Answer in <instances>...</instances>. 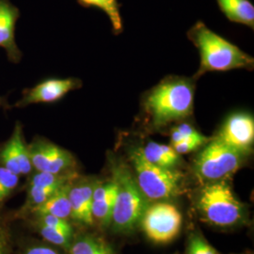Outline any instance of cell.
I'll return each mask as SVG.
<instances>
[{"label":"cell","instance_id":"cell-1","mask_svg":"<svg viewBox=\"0 0 254 254\" xmlns=\"http://www.w3.org/2000/svg\"><path fill=\"white\" fill-rule=\"evenodd\" d=\"M193 100L192 83L183 78H173L156 86L147 96L144 106L153 127L160 128L191 115Z\"/></svg>","mask_w":254,"mask_h":254},{"label":"cell","instance_id":"cell-2","mask_svg":"<svg viewBox=\"0 0 254 254\" xmlns=\"http://www.w3.org/2000/svg\"><path fill=\"white\" fill-rule=\"evenodd\" d=\"M189 35L200 51L199 74L254 67V60L252 57L213 32L201 22H198L191 28Z\"/></svg>","mask_w":254,"mask_h":254},{"label":"cell","instance_id":"cell-3","mask_svg":"<svg viewBox=\"0 0 254 254\" xmlns=\"http://www.w3.org/2000/svg\"><path fill=\"white\" fill-rule=\"evenodd\" d=\"M113 181L117 185V194L111 223L119 232H130L140 224L149 206L148 200L139 190L136 178L126 165H114Z\"/></svg>","mask_w":254,"mask_h":254},{"label":"cell","instance_id":"cell-4","mask_svg":"<svg viewBox=\"0 0 254 254\" xmlns=\"http://www.w3.org/2000/svg\"><path fill=\"white\" fill-rule=\"evenodd\" d=\"M130 158L136 173V184L147 200H171L180 194L184 175L179 171L150 163L141 148L134 149Z\"/></svg>","mask_w":254,"mask_h":254},{"label":"cell","instance_id":"cell-5","mask_svg":"<svg viewBox=\"0 0 254 254\" xmlns=\"http://www.w3.org/2000/svg\"><path fill=\"white\" fill-rule=\"evenodd\" d=\"M198 209L208 222L218 226L235 225L244 216V205L224 180L210 183L200 190Z\"/></svg>","mask_w":254,"mask_h":254},{"label":"cell","instance_id":"cell-6","mask_svg":"<svg viewBox=\"0 0 254 254\" xmlns=\"http://www.w3.org/2000/svg\"><path fill=\"white\" fill-rule=\"evenodd\" d=\"M244 156L214 138L197 156L194 171L202 181H222L241 167Z\"/></svg>","mask_w":254,"mask_h":254},{"label":"cell","instance_id":"cell-7","mask_svg":"<svg viewBox=\"0 0 254 254\" xmlns=\"http://www.w3.org/2000/svg\"><path fill=\"white\" fill-rule=\"evenodd\" d=\"M140 224L149 239L157 244H166L179 235L183 217L173 204L156 202L147 207Z\"/></svg>","mask_w":254,"mask_h":254},{"label":"cell","instance_id":"cell-8","mask_svg":"<svg viewBox=\"0 0 254 254\" xmlns=\"http://www.w3.org/2000/svg\"><path fill=\"white\" fill-rule=\"evenodd\" d=\"M32 168L41 173H72L75 167L73 154L45 138H35L28 145Z\"/></svg>","mask_w":254,"mask_h":254},{"label":"cell","instance_id":"cell-9","mask_svg":"<svg viewBox=\"0 0 254 254\" xmlns=\"http://www.w3.org/2000/svg\"><path fill=\"white\" fill-rule=\"evenodd\" d=\"M81 87V81L76 78H50L40 82L32 88L25 89L22 98L19 99L13 108L23 109L33 104H50L63 99L73 90Z\"/></svg>","mask_w":254,"mask_h":254},{"label":"cell","instance_id":"cell-10","mask_svg":"<svg viewBox=\"0 0 254 254\" xmlns=\"http://www.w3.org/2000/svg\"><path fill=\"white\" fill-rule=\"evenodd\" d=\"M215 138L240 154H250L254 142V117L246 113L232 115Z\"/></svg>","mask_w":254,"mask_h":254},{"label":"cell","instance_id":"cell-11","mask_svg":"<svg viewBox=\"0 0 254 254\" xmlns=\"http://www.w3.org/2000/svg\"><path fill=\"white\" fill-rule=\"evenodd\" d=\"M0 165L17 175L28 174L33 169L20 123H16L12 135L0 148Z\"/></svg>","mask_w":254,"mask_h":254},{"label":"cell","instance_id":"cell-12","mask_svg":"<svg viewBox=\"0 0 254 254\" xmlns=\"http://www.w3.org/2000/svg\"><path fill=\"white\" fill-rule=\"evenodd\" d=\"M19 15V9L9 0H0V47L5 50L9 62L15 64L23 57L15 40Z\"/></svg>","mask_w":254,"mask_h":254},{"label":"cell","instance_id":"cell-13","mask_svg":"<svg viewBox=\"0 0 254 254\" xmlns=\"http://www.w3.org/2000/svg\"><path fill=\"white\" fill-rule=\"evenodd\" d=\"M97 182L83 181L70 187L69 200L71 203V217L85 224L91 225L93 218L91 214L92 194Z\"/></svg>","mask_w":254,"mask_h":254},{"label":"cell","instance_id":"cell-14","mask_svg":"<svg viewBox=\"0 0 254 254\" xmlns=\"http://www.w3.org/2000/svg\"><path fill=\"white\" fill-rule=\"evenodd\" d=\"M72 183H69L62 187L60 190L46 200L44 203L33 209L39 216L51 215L58 218L66 219L71 217V203L69 200V189Z\"/></svg>","mask_w":254,"mask_h":254},{"label":"cell","instance_id":"cell-15","mask_svg":"<svg viewBox=\"0 0 254 254\" xmlns=\"http://www.w3.org/2000/svg\"><path fill=\"white\" fill-rule=\"evenodd\" d=\"M218 7L230 21L254 27V7L249 0H217Z\"/></svg>","mask_w":254,"mask_h":254},{"label":"cell","instance_id":"cell-16","mask_svg":"<svg viewBox=\"0 0 254 254\" xmlns=\"http://www.w3.org/2000/svg\"><path fill=\"white\" fill-rule=\"evenodd\" d=\"M141 151L147 161L161 168L175 169L181 163L180 154L172 146L149 142Z\"/></svg>","mask_w":254,"mask_h":254},{"label":"cell","instance_id":"cell-17","mask_svg":"<svg viewBox=\"0 0 254 254\" xmlns=\"http://www.w3.org/2000/svg\"><path fill=\"white\" fill-rule=\"evenodd\" d=\"M70 254H115L112 248L100 238L91 236L80 237L71 246Z\"/></svg>","mask_w":254,"mask_h":254},{"label":"cell","instance_id":"cell-18","mask_svg":"<svg viewBox=\"0 0 254 254\" xmlns=\"http://www.w3.org/2000/svg\"><path fill=\"white\" fill-rule=\"evenodd\" d=\"M79 2L83 6L102 9L109 16L114 31L119 33L123 30V21L117 0H79Z\"/></svg>","mask_w":254,"mask_h":254},{"label":"cell","instance_id":"cell-19","mask_svg":"<svg viewBox=\"0 0 254 254\" xmlns=\"http://www.w3.org/2000/svg\"><path fill=\"white\" fill-rule=\"evenodd\" d=\"M115 199H116V195L102 199V200H92L91 214H92L93 219L96 218L104 225L111 224Z\"/></svg>","mask_w":254,"mask_h":254},{"label":"cell","instance_id":"cell-20","mask_svg":"<svg viewBox=\"0 0 254 254\" xmlns=\"http://www.w3.org/2000/svg\"><path fill=\"white\" fill-rule=\"evenodd\" d=\"M41 235L48 242L54 245L62 246L64 248H68L71 246V240L73 236V234L45 225H42L41 227Z\"/></svg>","mask_w":254,"mask_h":254},{"label":"cell","instance_id":"cell-21","mask_svg":"<svg viewBox=\"0 0 254 254\" xmlns=\"http://www.w3.org/2000/svg\"><path fill=\"white\" fill-rule=\"evenodd\" d=\"M19 183V175L0 165V201L8 197L15 190Z\"/></svg>","mask_w":254,"mask_h":254},{"label":"cell","instance_id":"cell-22","mask_svg":"<svg viewBox=\"0 0 254 254\" xmlns=\"http://www.w3.org/2000/svg\"><path fill=\"white\" fill-rule=\"evenodd\" d=\"M60 189L41 188V187L29 186V188H28V196H27L28 204L32 208H36L37 206L41 205L46 200H48L54 194L55 192L58 190H60Z\"/></svg>","mask_w":254,"mask_h":254},{"label":"cell","instance_id":"cell-23","mask_svg":"<svg viewBox=\"0 0 254 254\" xmlns=\"http://www.w3.org/2000/svg\"><path fill=\"white\" fill-rule=\"evenodd\" d=\"M207 141V138L202 135L195 137H189L185 138L180 142L172 145L173 149L177 154H189L195 150H197L199 147L204 144Z\"/></svg>","mask_w":254,"mask_h":254},{"label":"cell","instance_id":"cell-24","mask_svg":"<svg viewBox=\"0 0 254 254\" xmlns=\"http://www.w3.org/2000/svg\"><path fill=\"white\" fill-rule=\"evenodd\" d=\"M188 254H218V252L200 236H192L188 246Z\"/></svg>","mask_w":254,"mask_h":254},{"label":"cell","instance_id":"cell-25","mask_svg":"<svg viewBox=\"0 0 254 254\" xmlns=\"http://www.w3.org/2000/svg\"><path fill=\"white\" fill-rule=\"evenodd\" d=\"M200 135L201 134L199 133L194 127H191L190 125L182 124L180 126L173 128L172 131V145L180 142L185 138L195 137Z\"/></svg>","mask_w":254,"mask_h":254},{"label":"cell","instance_id":"cell-26","mask_svg":"<svg viewBox=\"0 0 254 254\" xmlns=\"http://www.w3.org/2000/svg\"><path fill=\"white\" fill-rule=\"evenodd\" d=\"M41 220H42V225L48 226V227L54 228L61 231H64L66 233L73 234V229L71 225L67 222L66 219L64 218H58L51 215H42Z\"/></svg>","mask_w":254,"mask_h":254},{"label":"cell","instance_id":"cell-27","mask_svg":"<svg viewBox=\"0 0 254 254\" xmlns=\"http://www.w3.org/2000/svg\"><path fill=\"white\" fill-rule=\"evenodd\" d=\"M26 254H59L53 249L47 247H35L29 249Z\"/></svg>","mask_w":254,"mask_h":254},{"label":"cell","instance_id":"cell-28","mask_svg":"<svg viewBox=\"0 0 254 254\" xmlns=\"http://www.w3.org/2000/svg\"><path fill=\"white\" fill-rule=\"evenodd\" d=\"M0 254H8V244H7L6 236L1 230H0Z\"/></svg>","mask_w":254,"mask_h":254},{"label":"cell","instance_id":"cell-29","mask_svg":"<svg viewBox=\"0 0 254 254\" xmlns=\"http://www.w3.org/2000/svg\"><path fill=\"white\" fill-rule=\"evenodd\" d=\"M10 108L11 107L9 105V102L7 100V97L0 95V109L8 110V109H10Z\"/></svg>","mask_w":254,"mask_h":254}]
</instances>
